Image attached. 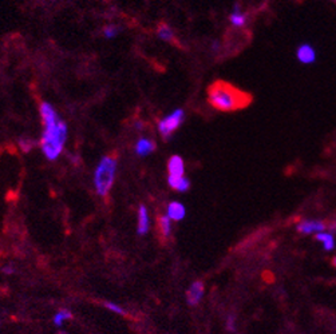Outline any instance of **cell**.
<instances>
[{
    "label": "cell",
    "instance_id": "4",
    "mask_svg": "<svg viewBox=\"0 0 336 334\" xmlns=\"http://www.w3.org/2000/svg\"><path fill=\"white\" fill-rule=\"evenodd\" d=\"M184 120H185V112L182 108H177L172 114L162 118L158 122V131H160L161 137L164 138L165 141H169L173 137V134L181 127Z\"/></svg>",
    "mask_w": 336,
    "mask_h": 334
},
{
    "label": "cell",
    "instance_id": "7",
    "mask_svg": "<svg viewBox=\"0 0 336 334\" xmlns=\"http://www.w3.org/2000/svg\"><path fill=\"white\" fill-rule=\"evenodd\" d=\"M168 171L169 175L173 176H182L185 172V163L184 159L178 155H173L169 158L168 162Z\"/></svg>",
    "mask_w": 336,
    "mask_h": 334
},
{
    "label": "cell",
    "instance_id": "15",
    "mask_svg": "<svg viewBox=\"0 0 336 334\" xmlns=\"http://www.w3.org/2000/svg\"><path fill=\"white\" fill-rule=\"evenodd\" d=\"M157 36L161 39V40H165V42H174L176 38H174V31L168 26V24H161L158 28H157Z\"/></svg>",
    "mask_w": 336,
    "mask_h": 334
},
{
    "label": "cell",
    "instance_id": "16",
    "mask_svg": "<svg viewBox=\"0 0 336 334\" xmlns=\"http://www.w3.org/2000/svg\"><path fill=\"white\" fill-rule=\"evenodd\" d=\"M229 19H230V22H232L233 26H236V27H242L246 22V16L241 12V11H240V5L238 4L234 5L233 12L230 13Z\"/></svg>",
    "mask_w": 336,
    "mask_h": 334
},
{
    "label": "cell",
    "instance_id": "14",
    "mask_svg": "<svg viewBox=\"0 0 336 334\" xmlns=\"http://www.w3.org/2000/svg\"><path fill=\"white\" fill-rule=\"evenodd\" d=\"M157 227H158V233L162 238H169L170 237V218L168 215H161L157 221Z\"/></svg>",
    "mask_w": 336,
    "mask_h": 334
},
{
    "label": "cell",
    "instance_id": "18",
    "mask_svg": "<svg viewBox=\"0 0 336 334\" xmlns=\"http://www.w3.org/2000/svg\"><path fill=\"white\" fill-rule=\"evenodd\" d=\"M104 36L106 39H114L115 36H118V34L121 32V28L118 26H115V24H109V26H106L104 28Z\"/></svg>",
    "mask_w": 336,
    "mask_h": 334
},
{
    "label": "cell",
    "instance_id": "1",
    "mask_svg": "<svg viewBox=\"0 0 336 334\" xmlns=\"http://www.w3.org/2000/svg\"><path fill=\"white\" fill-rule=\"evenodd\" d=\"M40 116L43 120V135L40 146L43 154L50 161H54L61 155L67 139V124L59 119L58 112L51 104L43 102L40 104Z\"/></svg>",
    "mask_w": 336,
    "mask_h": 334
},
{
    "label": "cell",
    "instance_id": "17",
    "mask_svg": "<svg viewBox=\"0 0 336 334\" xmlns=\"http://www.w3.org/2000/svg\"><path fill=\"white\" fill-rule=\"evenodd\" d=\"M70 318H73L71 313H70L69 310H66V309H62V310H59V312L55 314V317H54V324H55V326H61L62 324H63V321L70 320Z\"/></svg>",
    "mask_w": 336,
    "mask_h": 334
},
{
    "label": "cell",
    "instance_id": "3",
    "mask_svg": "<svg viewBox=\"0 0 336 334\" xmlns=\"http://www.w3.org/2000/svg\"><path fill=\"white\" fill-rule=\"evenodd\" d=\"M116 170V158L112 155H106L101 159L100 165L95 170L94 183L97 193L102 197H108L109 191L114 183Z\"/></svg>",
    "mask_w": 336,
    "mask_h": 334
},
{
    "label": "cell",
    "instance_id": "12",
    "mask_svg": "<svg viewBox=\"0 0 336 334\" xmlns=\"http://www.w3.org/2000/svg\"><path fill=\"white\" fill-rule=\"evenodd\" d=\"M147 230H149V217H147V210L145 206H141L139 207V211H138V234H146Z\"/></svg>",
    "mask_w": 336,
    "mask_h": 334
},
{
    "label": "cell",
    "instance_id": "2",
    "mask_svg": "<svg viewBox=\"0 0 336 334\" xmlns=\"http://www.w3.org/2000/svg\"><path fill=\"white\" fill-rule=\"evenodd\" d=\"M208 100L217 110L230 112L246 107L252 102V96L230 83L216 81L208 88Z\"/></svg>",
    "mask_w": 336,
    "mask_h": 334
},
{
    "label": "cell",
    "instance_id": "5",
    "mask_svg": "<svg viewBox=\"0 0 336 334\" xmlns=\"http://www.w3.org/2000/svg\"><path fill=\"white\" fill-rule=\"evenodd\" d=\"M296 229L302 234H318L320 232H326L327 223L319 219H304L298 223Z\"/></svg>",
    "mask_w": 336,
    "mask_h": 334
},
{
    "label": "cell",
    "instance_id": "8",
    "mask_svg": "<svg viewBox=\"0 0 336 334\" xmlns=\"http://www.w3.org/2000/svg\"><path fill=\"white\" fill-rule=\"evenodd\" d=\"M298 59L304 63V65H310V63H314L315 59H316V52L310 44H302L300 47L298 48Z\"/></svg>",
    "mask_w": 336,
    "mask_h": 334
},
{
    "label": "cell",
    "instance_id": "22",
    "mask_svg": "<svg viewBox=\"0 0 336 334\" xmlns=\"http://www.w3.org/2000/svg\"><path fill=\"white\" fill-rule=\"evenodd\" d=\"M332 265H334L336 267V257L334 258V259H332Z\"/></svg>",
    "mask_w": 336,
    "mask_h": 334
},
{
    "label": "cell",
    "instance_id": "21",
    "mask_svg": "<svg viewBox=\"0 0 336 334\" xmlns=\"http://www.w3.org/2000/svg\"><path fill=\"white\" fill-rule=\"evenodd\" d=\"M327 227H330L331 230H336V222H332L331 225H327Z\"/></svg>",
    "mask_w": 336,
    "mask_h": 334
},
{
    "label": "cell",
    "instance_id": "9",
    "mask_svg": "<svg viewBox=\"0 0 336 334\" xmlns=\"http://www.w3.org/2000/svg\"><path fill=\"white\" fill-rule=\"evenodd\" d=\"M168 183L173 190H177V191H180V193H185V191H188V190L190 189L189 179L185 178L184 175L182 176L169 175Z\"/></svg>",
    "mask_w": 336,
    "mask_h": 334
},
{
    "label": "cell",
    "instance_id": "19",
    "mask_svg": "<svg viewBox=\"0 0 336 334\" xmlns=\"http://www.w3.org/2000/svg\"><path fill=\"white\" fill-rule=\"evenodd\" d=\"M105 308H108L109 310H112V312L116 313V314H121V316H125L127 317V312H126L125 309L121 308V306H118V305L112 304V302H104Z\"/></svg>",
    "mask_w": 336,
    "mask_h": 334
},
{
    "label": "cell",
    "instance_id": "11",
    "mask_svg": "<svg viewBox=\"0 0 336 334\" xmlns=\"http://www.w3.org/2000/svg\"><path fill=\"white\" fill-rule=\"evenodd\" d=\"M186 214L185 206L180 203V202H172L168 206V217L173 221H181L184 219Z\"/></svg>",
    "mask_w": 336,
    "mask_h": 334
},
{
    "label": "cell",
    "instance_id": "13",
    "mask_svg": "<svg viewBox=\"0 0 336 334\" xmlns=\"http://www.w3.org/2000/svg\"><path fill=\"white\" fill-rule=\"evenodd\" d=\"M316 241H319L323 244L324 250L331 251L332 249L335 248V238L332 236V233L330 232H320L316 234Z\"/></svg>",
    "mask_w": 336,
    "mask_h": 334
},
{
    "label": "cell",
    "instance_id": "6",
    "mask_svg": "<svg viewBox=\"0 0 336 334\" xmlns=\"http://www.w3.org/2000/svg\"><path fill=\"white\" fill-rule=\"evenodd\" d=\"M204 291H205V285H204L203 281H196V282L192 283L188 291H186L188 304L192 305V306L199 304L201 298H203Z\"/></svg>",
    "mask_w": 336,
    "mask_h": 334
},
{
    "label": "cell",
    "instance_id": "20",
    "mask_svg": "<svg viewBox=\"0 0 336 334\" xmlns=\"http://www.w3.org/2000/svg\"><path fill=\"white\" fill-rule=\"evenodd\" d=\"M236 317L234 316H228L226 318V329L229 332H236Z\"/></svg>",
    "mask_w": 336,
    "mask_h": 334
},
{
    "label": "cell",
    "instance_id": "10",
    "mask_svg": "<svg viewBox=\"0 0 336 334\" xmlns=\"http://www.w3.org/2000/svg\"><path fill=\"white\" fill-rule=\"evenodd\" d=\"M155 150V143L151 139L147 138H141L135 145V153L139 157H146V155L151 154Z\"/></svg>",
    "mask_w": 336,
    "mask_h": 334
}]
</instances>
